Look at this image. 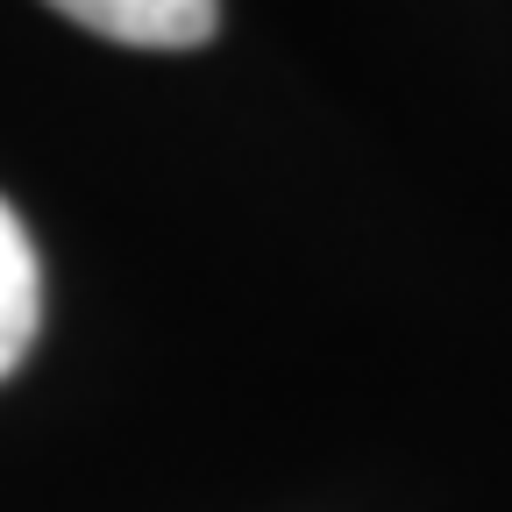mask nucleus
Listing matches in <instances>:
<instances>
[{"label":"nucleus","instance_id":"obj_2","mask_svg":"<svg viewBox=\"0 0 512 512\" xmlns=\"http://www.w3.org/2000/svg\"><path fill=\"white\" fill-rule=\"evenodd\" d=\"M43 328V264L22 214L0 200V377H15Z\"/></svg>","mask_w":512,"mask_h":512},{"label":"nucleus","instance_id":"obj_1","mask_svg":"<svg viewBox=\"0 0 512 512\" xmlns=\"http://www.w3.org/2000/svg\"><path fill=\"white\" fill-rule=\"evenodd\" d=\"M50 8L128 50H200L221 29V0H50Z\"/></svg>","mask_w":512,"mask_h":512}]
</instances>
